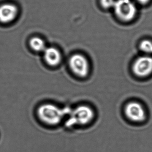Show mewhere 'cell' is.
Returning <instances> with one entry per match:
<instances>
[{
    "label": "cell",
    "instance_id": "1",
    "mask_svg": "<svg viewBox=\"0 0 152 152\" xmlns=\"http://www.w3.org/2000/svg\"><path fill=\"white\" fill-rule=\"evenodd\" d=\"M69 111L62 110L52 104L46 103L38 107L37 114L42 123L50 126H55L61 122L64 116L67 113H69Z\"/></svg>",
    "mask_w": 152,
    "mask_h": 152
},
{
    "label": "cell",
    "instance_id": "2",
    "mask_svg": "<svg viewBox=\"0 0 152 152\" xmlns=\"http://www.w3.org/2000/svg\"><path fill=\"white\" fill-rule=\"evenodd\" d=\"M95 114L93 109L89 106H79L70 112L69 119L67 122V126H85L93 121Z\"/></svg>",
    "mask_w": 152,
    "mask_h": 152
},
{
    "label": "cell",
    "instance_id": "3",
    "mask_svg": "<svg viewBox=\"0 0 152 152\" xmlns=\"http://www.w3.org/2000/svg\"><path fill=\"white\" fill-rule=\"evenodd\" d=\"M113 9L117 16L125 21L133 19L137 12V7L131 0H116Z\"/></svg>",
    "mask_w": 152,
    "mask_h": 152
},
{
    "label": "cell",
    "instance_id": "4",
    "mask_svg": "<svg viewBox=\"0 0 152 152\" xmlns=\"http://www.w3.org/2000/svg\"><path fill=\"white\" fill-rule=\"evenodd\" d=\"M124 113L127 118L134 123H142L146 118L145 110L143 106L138 102L128 103L125 105Z\"/></svg>",
    "mask_w": 152,
    "mask_h": 152
},
{
    "label": "cell",
    "instance_id": "5",
    "mask_svg": "<svg viewBox=\"0 0 152 152\" xmlns=\"http://www.w3.org/2000/svg\"><path fill=\"white\" fill-rule=\"evenodd\" d=\"M69 65L72 72L79 77L85 78L89 74V62L81 54H75L72 56L70 58Z\"/></svg>",
    "mask_w": 152,
    "mask_h": 152
},
{
    "label": "cell",
    "instance_id": "6",
    "mask_svg": "<svg viewBox=\"0 0 152 152\" xmlns=\"http://www.w3.org/2000/svg\"><path fill=\"white\" fill-rule=\"evenodd\" d=\"M133 72L141 78L150 75L152 73V57L143 56L139 57L133 64Z\"/></svg>",
    "mask_w": 152,
    "mask_h": 152
},
{
    "label": "cell",
    "instance_id": "7",
    "mask_svg": "<svg viewBox=\"0 0 152 152\" xmlns=\"http://www.w3.org/2000/svg\"><path fill=\"white\" fill-rule=\"evenodd\" d=\"M18 14V9L15 5L6 3L0 6V22L9 23L14 20Z\"/></svg>",
    "mask_w": 152,
    "mask_h": 152
},
{
    "label": "cell",
    "instance_id": "8",
    "mask_svg": "<svg viewBox=\"0 0 152 152\" xmlns=\"http://www.w3.org/2000/svg\"><path fill=\"white\" fill-rule=\"evenodd\" d=\"M43 53L45 61L49 65L56 66L61 62V54L60 52L55 48H47L43 51Z\"/></svg>",
    "mask_w": 152,
    "mask_h": 152
},
{
    "label": "cell",
    "instance_id": "9",
    "mask_svg": "<svg viewBox=\"0 0 152 152\" xmlns=\"http://www.w3.org/2000/svg\"><path fill=\"white\" fill-rule=\"evenodd\" d=\"M30 46L34 51L43 52L47 48L45 42L39 37H33L29 41Z\"/></svg>",
    "mask_w": 152,
    "mask_h": 152
},
{
    "label": "cell",
    "instance_id": "10",
    "mask_svg": "<svg viewBox=\"0 0 152 152\" xmlns=\"http://www.w3.org/2000/svg\"><path fill=\"white\" fill-rule=\"evenodd\" d=\"M140 49L147 54L152 53V42L148 40H144L140 43Z\"/></svg>",
    "mask_w": 152,
    "mask_h": 152
},
{
    "label": "cell",
    "instance_id": "11",
    "mask_svg": "<svg viewBox=\"0 0 152 152\" xmlns=\"http://www.w3.org/2000/svg\"><path fill=\"white\" fill-rule=\"evenodd\" d=\"M116 2V0H101V3L105 9L113 8Z\"/></svg>",
    "mask_w": 152,
    "mask_h": 152
},
{
    "label": "cell",
    "instance_id": "12",
    "mask_svg": "<svg viewBox=\"0 0 152 152\" xmlns=\"http://www.w3.org/2000/svg\"><path fill=\"white\" fill-rule=\"evenodd\" d=\"M137 1L142 4H145L146 3H148L150 0H137Z\"/></svg>",
    "mask_w": 152,
    "mask_h": 152
}]
</instances>
